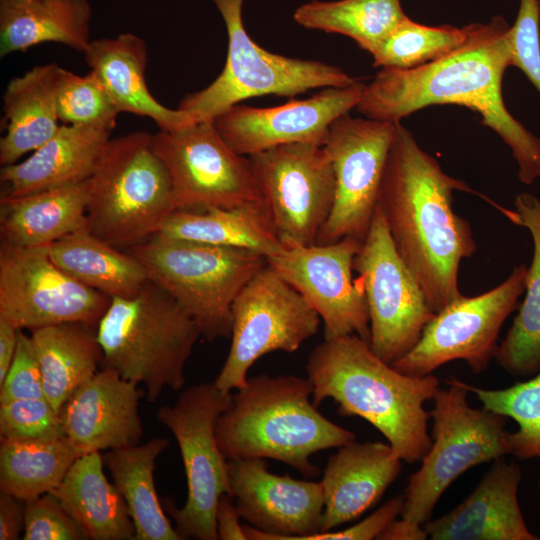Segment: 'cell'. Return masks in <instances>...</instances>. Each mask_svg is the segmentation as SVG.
Listing matches in <instances>:
<instances>
[{
  "label": "cell",
  "mask_w": 540,
  "mask_h": 540,
  "mask_svg": "<svg viewBox=\"0 0 540 540\" xmlns=\"http://www.w3.org/2000/svg\"><path fill=\"white\" fill-rule=\"evenodd\" d=\"M89 180L0 200L1 242L41 247L87 229Z\"/></svg>",
  "instance_id": "obj_27"
},
{
  "label": "cell",
  "mask_w": 540,
  "mask_h": 540,
  "mask_svg": "<svg viewBox=\"0 0 540 540\" xmlns=\"http://www.w3.org/2000/svg\"><path fill=\"white\" fill-rule=\"evenodd\" d=\"M483 408L512 418L518 430L510 433L511 454L521 460L540 459V371L505 389H483L465 383ZM540 488V478H539Z\"/></svg>",
  "instance_id": "obj_38"
},
{
  "label": "cell",
  "mask_w": 540,
  "mask_h": 540,
  "mask_svg": "<svg viewBox=\"0 0 540 540\" xmlns=\"http://www.w3.org/2000/svg\"><path fill=\"white\" fill-rule=\"evenodd\" d=\"M466 27L465 41L449 54L412 69L381 68L365 84L356 109L366 118L400 123L436 104L467 107L510 147L519 180L540 177V139L507 110L502 96L505 70L512 66L510 26L502 17Z\"/></svg>",
  "instance_id": "obj_1"
},
{
  "label": "cell",
  "mask_w": 540,
  "mask_h": 540,
  "mask_svg": "<svg viewBox=\"0 0 540 540\" xmlns=\"http://www.w3.org/2000/svg\"><path fill=\"white\" fill-rule=\"evenodd\" d=\"M152 135L136 131L111 138L89 179L87 230L117 248L157 234L177 210L172 180Z\"/></svg>",
  "instance_id": "obj_6"
},
{
  "label": "cell",
  "mask_w": 540,
  "mask_h": 540,
  "mask_svg": "<svg viewBox=\"0 0 540 540\" xmlns=\"http://www.w3.org/2000/svg\"><path fill=\"white\" fill-rule=\"evenodd\" d=\"M91 15L88 0H0V56L47 42L84 53Z\"/></svg>",
  "instance_id": "obj_28"
},
{
  "label": "cell",
  "mask_w": 540,
  "mask_h": 540,
  "mask_svg": "<svg viewBox=\"0 0 540 540\" xmlns=\"http://www.w3.org/2000/svg\"><path fill=\"white\" fill-rule=\"evenodd\" d=\"M522 472L498 458L471 494L440 518L423 524L432 540H538L518 502Z\"/></svg>",
  "instance_id": "obj_22"
},
{
  "label": "cell",
  "mask_w": 540,
  "mask_h": 540,
  "mask_svg": "<svg viewBox=\"0 0 540 540\" xmlns=\"http://www.w3.org/2000/svg\"><path fill=\"white\" fill-rule=\"evenodd\" d=\"M353 269L367 300L370 347L392 364L414 348L435 313L398 254L378 205Z\"/></svg>",
  "instance_id": "obj_12"
},
{
  "label": "cell",
  "mask_w": 540,
  "mask_h": 540,
  "mask_svg": "<svg viewBox=\"0 0 540 540\" xmlns=\"http://www.w3.org/2000/svg\"><path fill=\"white\" fill-rule=\"evenodd\" d=\"M60 124L114 129L119 114L105 86L92 71L77 75L63 68L57 97Z\"/></svg>",
  "instance_id": "obj_39"
},
{
  "label": "cell",
  "mask_w": 540,
  "mask_h": 540,
  "mask_svg": "<svg viewBox=\"0 0 540 540\" xmlns=\"http://www.w3.org/2000/svg\"><path fill=\"white\" fill-rule=\"evenodd\" d=\"M24 540H86L85 531L58 497L46 493L25 502Z\"/></svg>",
  "instance_id": "obj_41"
},
{
  "label": "cell",
  "mask_w": 540,
  "mask_h": 540,
  "mask_svg": "<svg viewBox=\"0 0 540 540\" xmlns=\"http://www.w3.org/2000/svg\"><path fill=\"white\" fill-rule=\"evenodd\" d=\"M389 444L356 442L338 448L321 480L324 512L320 532L353 521L374 506L401 472Z\"/></svg>",
  "instance_id": "obj_23"
},
{
  "label": "cell",
  "mask_w": 540,
  "mask_h": 540,
  "mask_svg": "<svg viewBox=\"0 0 540 540\" xmlns=\"http://www.w3.org/2000/svg\"><path fill=\"white\" fill-rule=\"evenodd\" d=\"M100 452L80 455L55 494L88 539L135 540V528L120 491L103 470Z\"/></svg>",
  "instance_id": "obj_29"
},
{
  "label": "cell",
  "mask_w": 540,
  "mask_h": 540,
  "mask_svg": "<svg viewBox=\"0 0 540 540\" xmlns=\"http://www.w3.org/2000/svg\"><path fill=\"white\" fill-rule=\"evenodd\" d=\"M152 145L166 165L177 210L202 211L262 202L248 156L223 140L213 121L152 135Z\"/></svg>",
  "instance_id": "obj_14"
},
{
  "label": "cell",
  "mask_w": 540,
  "mask_h": 540,
  "mask_svg": "<svg viewBox=\"0 0 540 540\" xmlns=\"http://www.w3.org/2000/svg\"><path fill=\"white\" fill-rule=\"evenodd\" d=\"M466 27L427 26L408 16L371 54L373 66L412 69L433 62L456 48L466 39Z\"/></svg>",
  "instance_id": "obj_37"
},
{
  "label": "cell",
  "mask_w": 540,
  "mask_h": 540,
  "mask_svg": "<svg viewBox=\"0 0 540 540\" xmlns=\"http://www.w3.org/2000/svg\"><path fill=\"white\" fill-rule=\"evenodd\" d=\"M102 363L143 384L149 402L185 383L184 367L200 331L176 300L149 280L129 298L114 297L97 325Z\"/></svg>",
  "instance_id": "obj_5"
},
{
  "label": "cell",
  "mask_w": 540,
  "mask_h": 540,
  "mask_svg": "<svg viewBox=\"0 0 540 540\" xmlns=\"http://www.w3.org/2000/svg\"><path fill=\"white\" fill-rule=\"evenodd\" d=\"M434 397L432 443L420 468L408 478L402 519L423 525L449 486L468 469L511 454L507 417L473 408L463 381L446 380Z\"/></svg>",
  "instance_id": "obj_8"
},
{
  "label": "cell",
  "mask_w": 540,
  "mask_h": 540,
  "mask_svg": "<svg viewBox=\"0 0 540 540\" xmlns=\"http://www.w3.org/2000/svg\"><path fill=\"white\" fill-rule=\"evenodd\" d=\"M232 496L225 493L218 502L216 509V531L221 540H248L243 525L240 524V515Z\"/></svg>",
  "instance_id": "obj_46"
},
{
  "label": "cell",
  "mask_w": 540,
  "mask_h": 540,
  "mask_svg": "<svg viewBox=\"0 0 540 540\" xmlns=\"http://www.w3.org/2000/svg\"><path fill=\"white\" fill-rule=\"evenodd\" d=\"M313 384L295 375H258L232 394L216 423V438L227 460L274 459L306 478L320 474L310 457L339 448L355 434L321 414L310 400Z\"/></svg>",
  "instance_id": "obj_4"
},
{
  "label": "cell",
  "mask_w": 540,
  "mask_h": 540,
  "mask_svg": "<svg viewBox=\"0 0 540 540\" xmlns=\"http://www.w3.org/2000/svg\"><path fill=\"white\" fill-rule=\"evenodd\" d=\"M43 397L42 373L31 337L20 329L13 362L0 384V402Z\"/></svg>",
  "instance_id": "obj_43"
},
{
  "label": "cell",
  "mask_w": 540,
  "mask_h": 540,
  "mask_svg": "<svg viewBox=\"0 0 540 540\" xmlns=\"http://www.w3.org/2000/svg\"><path fill=\"white\" fill-rule=\"evenodd\" d=\"M92 326L65 323L31 330L44 394L59 413L69 397L96 373L103 351Z\"/></svg>",
  "instance_id": "obj_32"
},
{
  "label": "cell",
  "mask_w": 540,
  "mask_h": 540,
  "mask_svg": "<svg viewBox=\"0 0 540 540\" xmlns=\"http://www.w3.org/2000/svg\"><path fill=\"white\" fill-rule=\"evenodd\" d=\"M527 269L520 264L491 290L448 303L435 313L414 348L391 365L412 377L432 374L454 360L466 361L475 374L487 369L495 358L501 327L525 292Z\"/></svg>",
  "instance_id": "obj_13"
},
{
  "label": "cell",
  "mask_w": 540,
  "mask_h": 540,
  "mask_svg": "<svg viewBox=\"0 0 540 540\" xmlns=\"http://www.w3.org/2000/svg\"><path fill=\"white\" fill-rule=\"evenodd\" d=\"M79 453L66 436L1 438L0 489L24 502L54 492Z\"/></svg>",
  "instance_id": "obj_35"
},
{
  "label": "cell",
  "mask_w": 540,
  "mask_h": 540,
  "mask_svg": "<svg viewBox=\"0 0 540 540\" xmlns=\"http://www.w3.org/2000/svg\"><path fill=\"white\" fill-rule=\"evenodd\" d=\"M228 35L224 68L202 90L187 94L178 109L197 122L219 114L251 97H293L313 89L348 86L358 79L340 67L321 61L290 58L263 49L248 35L242 20L244 0H212Z\"/></svg>",
  "instance_id": "obj_9"
},
{
  "label": "cell",
  "mask_w": 540,
  "mask_h": 540,
  "mask_svg": "<svg viewBox=\"0 0 540 540\" xmlns=\"http://www.w3.org/2000/svg\"><path fill=\"white\" fill-rule=\"evenodd\" d=\"M169 445L167 438H153L109 450L104 456L135 528V540H183L166 517L154 483L155 462Z\"/></svg>",
  "instance_id": "obj_34"
},
{
  "label": "cell",
  "mask_w": 540,
  "mask_h": 540,
  "mask_svg": "<svg viewBox=\"0 0 540 540\" xmlns=\"http://www.w3.org/2000/svg\"><path fill=\"white\" fill-rule=\"evenodd\" d=\"M491 203L511 222L527 228L533 240L526 294L495 354V359L509 374L531 376L540 371V200L530 193H521L515 197V211Z\"/></svg>",
  "instance_id": "obj_31"
},
{
  "label": "cell",
  "mask_w": 540,
  "mask_h": 540,
  "mask_svg": "<svg viewBox=\"0 0 540 540\" xmlns=\"http://www.w3.org/2000/svg\"><path fill=\"white\" fill-rule=\"evenodd\" d=\"M362 242L344 237L329 244L285 245L266 258L319 314L325 338L357 335L370 343L366 296L352 275Z\"/></svg>",
  "instance_id": "obj_18"
},
{
  "label": "cell",
  "mask_w": 540,
  "mask_h": 540,
  "mask_svg": "<svg viewBox=\"0 0 540 540\" xmlns=\"http://www.w3.org/2000/svg\"><path fill=\"white\" fill-rule=\"evenodd\" d=\"M0 435L16 440L65 436L59 413L45 397L0 402Z\"/></svg>",
  "instance_id": "obj_40"
},
{
  "label": "cell",
  "mask_w": 540,
  "mask_h": 540,
  "mask_svg": "<svg viewBox=\"0 0 540 540\" xmlns=\"http://www.w3.org/2000/svg\"><path fill=\"white\" fill-rule=\"evenodd\" d=\"M456 190L476 193L447 175L397 123L377 205L398 254L434 313L462 295L459 266L477 249L469 221L452 207Z\"/></svg>",
  "instance_id": "obj_2"
},
{
  "label": "cell",
  "mask_w": 540,
  "mask_h": 540,
  "mask_svg": "<svg viewBox=\"0 0 540 540\" xmlns=\"http://www.w3.org/2000/svg\"><path fill=\"white\" fill-rule=\"evenodd\" d=\"M540 2L520 0L518 15L509 29L512 66L524 72L540 93Z\"/></svg>",
  "instance_id": "obj_42"
},
{
  "label": "cell",
  "mask_w": 540,
  "mask_h": 540,
  "mask_svg": "<svg viewBox=\"0 0 540 540\" xmlns=\"http://www.w3.org/2000/svg\"><path fill=\"white\" fill-rule=\"evenodd\" d=\"M320 321L305 297L267 263L233 302L231 346L214 383L225 393L244 387L256 360L274 351H296Z\"/></svg>",
  "instance_id": "obj_11"
},
{
  "label": "cell",
  "mask_w": 540,
  "mask_h": 540,
  "mask_svg": "<svg viewBox=\"0 0 540 540\" xmlns=\"http://www.w3.org/2000/svg\"><path fill=\"white\" fill-rule=\"evenodd\" d=\"M24 501L8 494H0V540H17L25 527Z\"/></svg>",
  "instance_id": "obj_45"
},
{
  "label": "cell",
  "mask_w": 540,
  "mask_h": 540,
  "mask_svg": "<svg viewBox=\"0 0 540 540\" xmlns=\"http://www.w3.org/2000/svg\"><path fill=\"white\" fill-rule=\"evenodd\" d=\"M227 471L247 539L303 540L321 531V481L276 475L258 458L227 460Z\"/></svg>",
  "instance_id": "obj_19"
},
{
  "label": "cell",
  "mask_w": 540,
  "mask_h": 540,
  "mask_svg": "<svg viewBox=\"0 0 540 540\" xmlns=\"http://www.w3.org/2000/svg\"><path fill=\"white\" fill-rule=\"evenodd\" d=\"M83 54L119 113L148 117L165 131L182 129L197 122L187 112L162 105L151 94L145 79L148 49L141 37L122 33L112 38L91 40Z\"/></svg>",
  "instance_id": "obj_25"
},
{
  "label": "cell",
  "mask_w": 540,
  "mask_h": 540,
  "mask_svg": "<svg viewBox=\"0 0 540 540\" xmlns=\"http://www.w3.org/2000/svg\"><path fill=\"white\" fill-rule=\"evenodd\" d=\"M364 87L357 81L323 88L307 99L274 107L236 104L213 124L229 147L243 156L294 143L324 146L332 122L356 108Z\"/></svg>",
  "instance_id": "obj_20"
},
{
  "label": "cell",
  "mask_w": 540,
  "mask_h": 540,
  "mask_svg": "<svg viewBox=\"0 0 540 540\" xmlns=\"http://www.w3.org/2000/svg\"><path fill=\"white\" fill-rule=\"evenodd\" d=\"M404 495H398L355 525L342 529L317 532L306 536L303 540H371L378 539L380 534L401 514Z\"/></svg>",
  "instance_id": "obj_44"
},
{
  "label": "cell",
  "mask_w": 540,
  "mask_h": 540,
  "mask_svg": "<svg viewBox=\"0 0 540 540\" xmlns=\"http://www.w3.org/2000/svg\"><path fill=\"white\" fill-rule=\"evenodd\" d=\"M157 234L244 248L258 252L265 258L279 253L285 247L274 228L264 201L232 208L176 210Z\"/></svg>",
  "instance_id": "obj_30"
},
{
  "label": "cell",
  "mask_w": 540,
  "mask_h": 540,
  "mask_svg": "<svg viewBox=\"0 0 540 540\" xmlns=\"http://www.w3.org/2000/svg\"><path fill=\"white\" fill-rule=\"evenodd\" d=\"M112 130L100 125L61 124L27 159L2 166V196L21 197L89 180Z\"/></svg>",
  "instance_id": "obj_24"
},
{
  "label": "cell",
  "mask_w": 540,
  "mask_h": 540,
  "mask_svg": "<svg viewBox=\"0 0 540 540\" xmlns=\"http://www.w3.org/2000/svg\"><path fill=\"white\" fill-rule=\"evenodd\" d=\"M396 124L349 113L332 122L323 147L335 173V199L316 244L344 237L364 240L378 204Z\"/></svg>",
  "instance_id": "obj_17"
},
{
  "label": "cell",
  "mask_w": 540,
  "mask_h": 540,
  "mask_svg": "<svg viewBox=\"0 0 540 540\" xmlns=\"http://www.w3.org/2000/svg\"><path fill=\"white\" fill-rule=\"evenodd\" d=\"M169 293L207 341L229 337L232 305L266 264L258 252L155 234L126 249Z\"/></svg>",
  "instance_id": "obj_7"
},
{
  "label": "cell",
  "mask_w": 540,
  "mask_h": 540,
  "mask_svg": "<svg viewBox=\"0 0 540 540\" xmlns=\"http://www.w3.org/2000/svg\"><path fill=\"white\" fill-rule=\"evenodd\" d=\"M110 301L55 264L47 246L1 242L0 316L17 328L34 330L65 323L96 327Z\"/></svg>",
  "instance_id": "obj_16"
},
{
  "label": "cell",
  "mask_w": 540,
  "mask_h": 540,
  "mask_svg": "<svg viewBox=\"0 0 540 540\" xmlns=\"http://www.w3.org/2000/svg\"><path fill=\"white\" fill-rule=\"evenodd\" d=\"M19 330L8 319L0 316V384L4 381L13 362Z\"/></svg>",
  "instance_id": "obj_47"
},
{
  "label": "cell",
  "mask_w": 540,
  "mask_h": 540,
  "mask_svg": "<svg viewBox=\"0 0 540 540\" xmlns=\"http://www.w3.org/2000/svg\"><path fill=\"white\" fill-rule=\"evenodd\" d=\"M406 17L400 0L311 1L293 14L299 25L350 37L370 54Z\"/></svg>",
  "instance_id": "obj_36"
},
{
  "label": "cell",
  "mask_w": 540,
  "mask_h": 540,
  "mask_svg": "<svg viewBox=\"0 0 540 540\" xmlns=\"http://www.w3.org/2000/svg\"><path fill=\"white\" fill-rule=\"evenodd\" d=\"M47 249L62 270L110 298L133 297L150 280L146 269L134 256L86 228L62 237Z\"/></svg>",
  "instance_id": "obj_33"
},
{
  "label": "cell",
  "mask_w": 540,
  "mask_h": 540,
  "mask_svg": "<svg viewBox=\"0 0 540 540\" xmlns=\"http://www.w3.org/2000/svg\"><path fill=\"white\" fill-rule=\"evenodd\" d=\"M63 68L37 65L7 84L3 94L5 135L0 140V164L17 163L47 142L60 127L57 97Z\"/></svg>",
  "instance_id": "obj_26"
},
{
  "label": "cell",
  "mask_w": 540,
  "mask_h": 540,
  "mask_svg": "<svg viewBox=\"0 0 540 540\" xmlns=\"http://www.w3.org/2000/svg\"><path fill=\"white\" fill-rule=\"evenodd\" d=\"M248 157L281 241L316 244L335 199V173L325 148L294 143Z\"/></svg>",
  "instance_id": "obj_15"
},
{
  "label": "cell",
  "mask_w": 540,
  "mask_h": 540,
  "mask_svg": "<svg viewBox=\"0 0 540 540\" xmlns=\"http://www.w3.org/2000/svg\"><path fill=\"white\" fill-rule=\"evenodd\" d=\"M423 525L405 519H395L378 537L379 540H425Z\"/></svg>",
  "instance_id": "obj_48"
},
{
  "label": "cell",
  "mask_w": 540,
  "mask_h": 540,
  "mask_svg": "<svg viewBox=\"0 0 540 540\" xmlns=\"http://www.w3.org/2000/svg\"><path fill=\"white\" fill-rule=\"evenodd\" d=\"M306 372L315 406L333 399L341 416L369 422L403 461L414 463L427 454L432 440L424 403L439 390L435 376L399 372L357 335L324 338L310 353Z\"/></svg>",
  "instance_id": "obj_3"
},
{
  "label": "cell",
  "mask_w": 540,
  "mask_h": 540,
  "mask_svg": "<svg viewBox=\"0 0 540 540\" xmlns=\"http://www.w3.org/2000/svg\"><path fill=\"white\" fill-rule=\"evenodd\" d=\"M144 393L112 368L103 367L62 406L63 431L79 455L140 443L139 401Z\"/></svg>",
  "instance_id": "obj_21"
},
{
  "label": "cell",
  "mask_w": 540,
  "mask_h": 540,
  "mask_svg": "<svg viewBox=\"0 0 540 540\" xmlns=\"http://www.w3.org/2000/svg\"><path fill=\"white\" fill-rule=\"evenodd\" d=\"M17 1H21V0H17Z\"/></svg>",
  "instance_id": "obj_49"
},
{
  "label": "cell",
  "mask_w": 540,
  "mask_h": 540,
  "mask_svg": "<svg viewBox=\"0 0 540 540\" xmlns=\"http://www.w3.org/2000/svg\"><path fill=\"white\" fill-rule=\"evenodd\" d=\"M231 402V393L207 382L186 388L174 405H163L157 412V419L178 443L185 470V504L177 508L166 503L182 539H218L217 505L223 494L231 495V488L227 459L216 438V423Z\"/></svg>",
  "instance_id": "obj_10"
}]
</instances>
